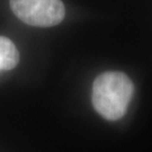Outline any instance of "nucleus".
Listing matches in <instances>:
<instances>
[{"label":"nucleus","mask_w":152,"mask_h":152,"mask_svg":"<svg viewBox=\"0 0 152 152\" xmlns=\"http://www.w3.org/2000/svg\"><path fill=\"white\" fill-rule=\"evenodd\" d=\"M133 91V82L125 73L120 71L104 72L94 81V107L105 120H120L129 108Z\"/></svg>","instance_id":"f257e3e1"},{"label":"nucleus","mask_w":152,"mask_h":152,"mask_svg":"<svg viewBox=\"0 0 152 152\" xmlns=\"http://www.w3.org/2000/svg\"><path fill=\"white\" fill-rule=\"evenodd\" d=\"M10 8L22 22L36 27L55 26L65 16L61 0H10Z\"/></svg>","instance_id":"f03ea898"},{"label":"nucleus","mask_w":152,"mask_h":152,"mask_svg":"<svg viewBox=\"0 0 152 152\" xmlns=\"http://www.w3.org/2000/svg\"><path fill=\"white\" fill-rule=\"evenodd\" d=\"M19 62V53L9 38L0 36V72L14 69Z\"/></svg>","instance_id":"7ed1b4c3"}]
</instances>
